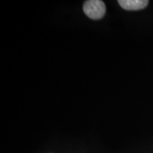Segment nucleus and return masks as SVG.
<instances>
[{
  "mask_svg": "<svg viewBox=\"0 0 153 153\" xmlns=\"http://www.w3.org/2000/svg\"><path fill=\"white\" fill-rule=\"evenodd\" d=\"M82 10L89 19L100 20L104 17L106 7L101 0H88L84 2Z\"/></svg>",
  "mask_w": 153,
  "mask_h": 153,
  "instance_id": "1",
  "label": "nucleus"
},
{
  "mask_svg": "<svg viewBox=\"0 0 153 153\" xmlns=\"http://www.w3.org/2000/svg\"><path fill=\"white\" fill-rule=\"evenodd\" d=\"M119 5L126 10H140L149 4L147 0H119Z\"/></svg>",
  "mask_w": 153,
  "mask_h": 153,
  "instance_id": "2",
  "label": "nucleus"
}]
</instances>
